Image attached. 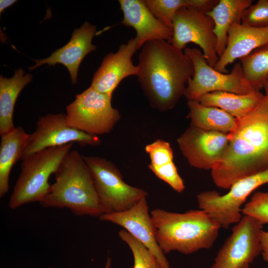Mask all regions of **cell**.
<instances>
[{
  "mask_svg": "<svg viewBox=\"0 0 268 268\" xmlns=\"http://www.w3.org/2000/svg\"><path fill=\"white\" fill-rule=\"evenodd\" d=\"M139 54L138 80L150 106L160 111L173 109L184 95L194 73L191 60L165 40L148 41Z\"/></svg>",
  "mask_w": 268,
  "mask_h": 268,
  "instance_id": "6da1fadb",
  "label": "cell"
},
{
  "mask_svg": "<svg viewBox=\"0 0 268 268\" xmlns=\"http://www.w3.org/2000/svg\"><path fill=\"white\" fill-rule=\"evenodd\" d=\"M220 162L211 170L214 184L228 189L237 181L268 170V98L237 119Z\"/></svg>",
  "mask_w": 268,
  "mask_h": 268,
  "instance_id": "7a4b0ae2",
  "label": "cell"
},
{
  "mask_svg": "<svg viewBox=\"0 0 268 268\" xmlns=\"http://www.w3.org/2000/svg\"><path fill=\"white\" fill-rule=\"evenodd\" d=\"M156 238L163 253L188 255L212 247L220 226L202 209L176 213L156 208L150 212Z\"/></svg>",
  "mask_w": 268,
  "mask_h": 268,
  "instance_id": "3957f363",
  "label": "cell"
},
{
  "mask_svg": "<svg viewBox=\"0 0 268 268\" xmlns=\"http://www.w3.org/2000/svg\"><path fill=\"white\" fill-rule=\"evenodd\" d=\"M55 182L40 202L46 207L69 208L77 215L99 218L105 213L83 156L71 150L55 173Z\"/></svg>",
  "mask_w": 268,
  "mask_h": 268,
  "instance_id": "277c9868",
  "label": "cell"
},
{
  "mask_svg": "<svg viewBox=\"0 0 268 268\" xmlns=\"http://www.w3.org/2000/svg\"><path fill=\"white\" fill-rule=\"evenodd\" d=\"M73 143L47 148L22 159L21 171L8 206L16 209L25 204L40 202L49 191V179L71 150Z\"/></svg>",
  "mask_w": 268,
  "mask_h": 268,
  "instance_id": "5b68a950",
  "label": "cell"
},
{
  "mask_svg": "<svg viewBox=\"0 0 268 268\" xmlns=\"http://www.w3.org/2000/svg\"><path fill=\"white\" fill-rule=\"evenodd\" d=\"M101 204L105 213L128 209L148 193L127 184L112 162L97 156H84Z\"/></svg>",
  "mask_w": 268,
  "mask_h": 268,
  "instance_id": "8992f818",
  "label": "cell"
},
{
  "mask_svg": "<svg viewBox=\"0 0 268 268\" xmlns=\"http://www.w3.org/2000/svg\"><path fill=\"white\" fill-rule=\"evenodd\" d=\"M111 99L112 95L90 86L67 106L68 125L93 135L110 133L121 118L119 111L112 106Z\"/></svg>",
  "mask_w": 268,
  "mask_h": 268,
  "instance_id": "52a82bcc",
  "label": "cell"
},
{
  "mask_svg": "<svg viewBox=\"0 0 268 268\" xmlns=\"http://www.w3.org/2000/svg\"><path fill=\"white\" fill-rule=\"evenodd\" d=\"M184 52L191 60L194 67V75L188 80L184 93L188 100H197L205 94L215 91L246 94L255 91L246 80L240 62L230 73H224L208 64L201 50L187 47Z\"/></svg>",
  "mask_w": 268,
  "mask_h": 268,
  "instance_id": "ba28073f",
  "label": "cell"
},
{
  "mask_svg": "<svg viewBox=\"0 0 268 268\" xmlns=\"http://www.w3.org/2000/svg\"><path fill=\"white\" fill-rule=\"evenodd\" d=\"M268 183V170L239 179L225 195L221 196L215 191L202 192L197 196L199 207L208 214L221 227L227 229L241 220V206L251 193Z\"/></svg>",
  "mask_w": 268,
  "mask_h": 268,
  "instance_id": "9c48e42d",
  "label": "cell"
},
{
  "mask_svg": "<svg viewBox=\"0 0 268 268\" xmlns=\"http://www.w3.org/2000/svg\"><path fill=\"white\" fill-rule=\"evenodd\" d=\"M172 22L173 36L170 43L181 50L189 43L199 46L208 64L213 67L219 57L212 19L203 12L182 7L176 12Z\"/></svg>",
  "mask_w": 268,
  "mask_h": 268,
  "instance_id": "30bf717a",
  "label": "cell"
},
{
  "mask_svg": "<svg viewBox=\"0 0 268 268\" xmlns=\"http://www.w3.org/2000/svg\"><path fill=\"white\" fill-rule=\"evenodd\" d=\"M74 142L80 146H97L101 140L98 136L70 127L66 114H48L39 119L35 131L29 134L20 159L47 148Z\"/></svg>",
  "mask_w": 268,
  "mask_h": 268,
  "instance_id": "8fae6325",
  "label": "cell"
},
{
  "mask_svg": "<svg viewBox=\"0 0 268 268\" xmlns=\"http://www.w3.org/2000/svg\"><path fill=\"white\" fill-rule=\"evenodd\" d=\"M262 225L244 215L232 228V233L218 252L210 268H238L251 264L261 254Z\"/></svg>",
  "mask_w": 268,
  "mask_h": 268,
  "instance_id": "7c38bea8",
  "label": "cell"
},
{
  "mask_svg": "<svg viewBox=\"0 0 268 268\" xmlns=\"http://www.w3.org/2000/svg\"><path fill=\"white\" fill-rule=\"evenodd\" d=\"M230 140L229 134L206 131L190 125L178 138L177 143L191 166L211 170L220 162Z\"/></svg>",
  "mask_w": 268,
  "mask_h": 268,
  "instance_id": "4fadbf2b",
  "label": "cell"
},
{
  "mask_svg": "<svg viewBox=\"0 0 268 268\" xmlns=\"http://www.w3.org/2000/svg\"><path fill=\"white\" fill-rule=\"evenodd\" d=\"M99 219L123 227L152 253L162 268H171L156 240L155 227L149 212L146 197L127 210L105 213Z\"/></svg>",
  "mask_w": 268,
  "mask_h": 268,
  "instance_id": "5bb4252c",
  "label": "cell"
},
{
  "mask_svg": "<svg viewBox=\"0 0 268 268\" xmlns=\"http://www.w3.org/2000/svg\"><path fill=\"white\" fill-rule=\"evenodd\" d=\"M139 49L135 37L121 45L116 52L107 54L94 73L90 86L100 93L112 95L124 78L137 76L139 67L134 65L132 57Z\"/></svg>",
  "mask_w": 268,
  "mask_h": 268,
  "instance_id": "9a60e30c",
  "label": "cell"
},
{
  "mask_svg": "<svg viewBox=\"0 0 268 268\" xmlns=\"http://www.w3.org/2000/svg\"><path fill=\"white\" fill-rule=\"evenodd\" d=\"M96 32L94 25L85 22L80 28L74 30L66 45L56 50L46 59L34 60L36 64L29 69L32 70L45 64L49 66L61 64L67 68L72 83L76 84L81 62L87 54L96 49V46L92 44Z\"/></svg>",
  "mask_w": 268,
  "mask_h": 268,
  "instance_id": "2e32d148",
  "label": "cell"
},
{
  "mask_svg": "<svg viewBox=\"0 0 268 268\" xmlns=\"http://www.w3.org/2000/svg\"><path fill=\"white\" fill-rule=\"evenodd\" d=\"M118 1L123 13L121 24L134 29L139 48L152 40H162L170 42L173 30L160 23L150 12L143 0Z\"/></svg>",
  "mask_w": 268,
  "mask_h": 268,
  "instance_id": "e0dca14e",
  "label": "cell"
},
{
  "mask_svg": "<svg viewBox=\"0 0 268 268\" xmlns=\"http://www.w3.org/2000/svg\"><path fill=\"white\" fill-rule=\"evenodd\" d=\"M268 43V27L255 28L234 24L230 28L225 49L213 68L227 73V66Z\"/></svg>",
  "mask_w": 268,
  "mask_h": 268,
  "instance_id": "ac0fdd59",
  "label": "cell"
},
{
  "mask_svg": "<svg viewBox=\"0 0 268 268\" xmlns=\"http://www.w3.org/2000/svg\"><path fill=\"white\" fill-rule=\"evenodd\" d=\"M252 0H219L218 3L206 13L214 21V33L216 37V51L218 57L223 54L227 45L228 33L234 24H241L243 12L252 5Z\"/></svg>",
  "mask_w": 268,
  "mask_h": 268,
  "instance_id": "d6986e66",
  "label": "cell"
},
{
  "mask_svg": "<svg viewBox=\"0 0 268 268\" xmlns=\"http://www.w3.org/2000/svg\"><path fill=\"white\" fill-rule=\"evenodd\" d=\"M265 97V94L258 91L246 94L215 91L203 95L197 101L203 105L221 109L240 119L253 110Z\"/></svg>",
  "mask_w": 268,
  "mask_h": 268,
  "instance_id": "ffe728a7",
  "label": "cell"
},
{
  "mask_svg": "<svg viewBox=\"0 0 268 268\" xmlns=\"http://www.w3.org/2000/svg\"><path fill=\"white\" fill-rule=\"evenodd\" d=\"M32 79L29 73L19 68L15 71L10 78L0 77V134L9 133L14 130L13 115L16 99L23 88Z\"/></svg>",
  "mask_w": 268,
  "mask_h": 268,
  "instance_id": "44dd1931",
  "label": "cell"
},
{
  "mask_svg": "<svg viewBox=\"0 0 268 268\" xmlns=\"http://www.w3.org/2000/svg\"><path fill=\"white\" fill-rule=\"evenodd\" d=\"M189 111L187 118L191 125L200 129L230 134L237 126L238 120L224 110L201 104L197 100H188Z\"/></svg>",
  "mask_w": 268,
  "mask_h": 268,
  "instance_id": "7402d4cb",
  "label": "cell"
},
{
  "mask_svg": "<svg viewBox=\"0 0 268 268\" xmlns=\"http://www.w3.org/2000/svg\"><path fill=\"white\" fill-rule=\"evenodd\" d=\"M0 136V197L1 198L8 192L11 168L21 158L29 134L19 126Z\"/></svg>",
  "mask_w": 268,
  "mask_h": 268,
  "instance_id": "603a6c76",
  "label": "cell"
},
{
  "mask_svg": "<svg viewBox=\"0 0 268 268\" xmlns=\"http://www.w3.org/2000/svg\"><path fill=\"white\" fill-rule=\"evenodd\" d=\"M153 15L162 24L172 29L173 19L182 7H188L206 13L216 4L215 0H143Z\"/></svg>",
  "mask_w": 268,
  "mask_h": 268,
  "instance_id": "cb8c5ba5",
  "label": "cell"
},
{
  "mask_svg": "<svg viewBox=\"0 0 268 268\" xmlns=\"http://www.w3.org/2000/svg\"><path fill=\"white\" fill-rule=\"evenodd\" d=\"M247 82L260 91L268 81V43L239 59Z\"/></svg>",
  "mask_w": 268,
  "mask_h": 268,
  "instance_id": "d4e9b609",
  "label": "cell"
},
{
  "mask_svg": "<svg viewBox=\"0 0 268 268\" xmlns=\"http://www.w3.org/2000/svg\"><path fill=\"white\" fill-rule=\"evenodd\" d=\"M118 235L132 251L134 261L133 268H151L156 261L152 253L125 229L121 230Z\"/></svg>",
  "mask_w": 268,
  "mask_h": 268,
  "instance_id": "484cf974",
  "label": "cell"
},
{
  "mask_svg": "<svg viewBox=\"0 0 268 268\" xmlns=\"http://www.w3.org/2000/svg\"><path fill=\"white\" fill-rule=\"evenodd\" d=\"M242 214L255 218L263 225L268 224V192L255 193L242 208Z\"/></svg>",
  "mask_w": 268,
  "mask_h": 268,
  "instance_id": "4316f807",
  "label": "cell"
},
{
  "mask_svg": "<svg viewBox=\"0 0 268 268\" xmlns=\"http://www.w3.org/2000/svg\"><path fill=\"white\" fill-rule=\"evenodd\" d=\"M241 23L255 28L268 27V0H259L246 9L242 16Z\"/></svg>",
  "mask_w": 268,
  "mask_h": 268,
  "instance_id": "83f0119b",
  "label": "cell"
},
{
  "mask_svg": "<svg viewBox=\"0 0 268 268\" xmlns=\"http://www.w3.org/2000/svg\"><path fill=\"white\" fill-rule=\"evenodd\" d=\"M145 151L148 154L153 166H160L173 161V151L170 144L162 139H157L146 145Z\"/></svg>",
  "mask_w": 268,
  "mask_h": 268,
  "instance_id": "f1b7e54d",
  "label": "cell"
},
{
  "mask_svg": "<svg viewBox=\"0 0 268 268\" xmlns=\"http://www.w3.org/2000/svg\"><path fill=\"white\" fill-rule=\"evenodd\" d=\"M149 169L156 177L167 183L173 190L182 193L185 185L173 161L160 166L148 165Z\"/></svg>",
  "mask_w": 268,
  "mask_h": 268,
  "instance_id": "f546056e",
  "label": "cell"
},
{
  "mask_svg": "<svg viewBox=\"0 0 268 268\" xmlns=\"http://www.w3.org/2000/svg\"><path fill=\"white\" fill-rule=\"evenodd\" d=\"M260 243L263 258L265 261L268 262V232L262 230Z\"/></svg>",
  "mask_w": 268,
  "mask_h": 268,
  "instance_id": "4dcf8cb0",
  "label": "cell"
},
{
  "mask_svg": "<svg viewBox=\"0 0 268 268\" xmlns=\"http://www.w3.org/2000/svg\"><path fill=\"white\" fill-rule=\"evenodd\" d=\"M17 0H0V13L2 12L5 8L10 6Z\"/></svg>",
  "mask_w": 268,
  "mask_h": 268,
  "instance_id": "1f68e13d",
  "label": "cell"
},
{
  "mask_svg": "<svg viewBox=\"0 0 268 268\" xmlns=\"http://www.w3.org/2000/svg\"><path fill=\"white\" fill-rule=\"evenodd\" d=\"M111 263H112L111 258H108L107 260H106V263H105V266H104V268H111Z\"/></svg>",
  "mask_w": 268,
  "mask_h": 268,
  "instance_id": "d6a6232c",
  "label": "cell"
},
{
  "mask_svg": "<svg viewBox=\"0 0 268 268\" xmlns=\"http://www.w3.org/2000/svg\"><path fill=\"white\" fill-rule=\"evenodd\" d=\"M263 88L265 91V96L268 98V81L264 84Z\"/></svg>",
  "mask_w": 268,
  "mask_h": 268,
  "instance_id": "836d02e7",
  "label": "cell"
},
{
  "mask_svg": "<svg viewBox=\"0 0 268 268\" xmlns=\"http://www.w3.org/2000/svg\"><path fill=\"white\" fill-rule=\"evenodd\" d=\"M151 268H162L160 267V266L158 264V263L156 261L151 265Z\"/></svg>",
  "mask_w": 268,
  "mask_h": 268,
  "instance_id": "e575fe53",
  "label": "cell"
},
{
  "mask_svg": "<svg viewBox=\"0 0 268 268\" xmlns=\"http://www.w3.org/2000/svg\"><path fill=\"white\" fill-rule=\"evenodd\" d=\"M249 266H250L249 264L246 263V264H243V265H242L238 268H249Z\"/></svg>",
  "mask_w": 268,
  "mask_h": 268,
  "instance_id": "d590c367",
  "label": "cell"
},
{
  "mask_svg": "<svg viewBox=\"0 0 268 268\" xmlns=\"http://www.w3.org/2000/svg\"></svg>",
  "mask_w": 268,
  "mask_h": 268,
  "instance_id": "8d00e7d4",
  "label": "cell"
}]
</instances>
